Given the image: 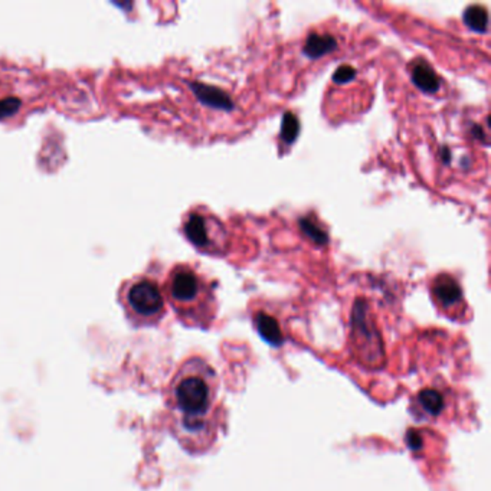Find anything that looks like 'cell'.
<instances>
[{
  "label": "cell",
  "mask_w": 491,
  "mask_h": 491,
  "mask_svg": "<svg viewBox=\"0 0 491 491\" xmlns=\"http://www.w3.org/2000/svg\"><path fill=\"white\" fill-rule=\"evenodd\" d=\"M218 391L217 372L201 358L188 359L168 383L166 405L173 434L190 454L209 451L218 438L223 424Z\"/></svg>",
  "instance_id": "1"
},
{
  "label": "cell",
  "mask_w": 491,
  "mask_h": 491,
  "mask_svg": "<svg viewBox=\"0 0 491 491\" xmlns=\"http://www.w3.org/2000/svg\"><path fill=\"white\" fill-rule=\"evenodd\" d=\"M164 293L183 323L202 329L210 326L215 317L213 296L195 268L186 264L173 267L166 279Z\"/></svg>",
  "instance_id": "2"
},
{
  "label": "cell",
  "mask_w": 491,
  "mask_h": 491,
  "mask_svg": "<svg viewBox=\"0 0 491 491\" xmlns=\"http://www.w3.org/2000/svg\"><path fill=\"white\" fill-rule=\"evenodd\" d=\"M118 301L135 327L156 326L166 313L163 290L150 275H135L122 283Z\"/></svg>",
  "instance_id": "3"
},
{
  "label": "cell",
  "mask_w": 491,
  "mask_h": 491,
  "mask_svg": "<svg viewBox=\"0 0 491 491\" xmlns=\"http://www.w3.org/2000/svg\"><path fill=\"white\" fill-rule=\"evenodd\" d=\"M433 296L435 303L450 316H455L463 310V290L450 275H439V277L435 279L433 285Z\"/></svg>",
  "instance_id": "4"
},
{
  "label": "cell",
  "mask_w": 491,
  "mask_h": 491,
  "mask_svg": "<svg viewBox=\"0 0 491 491\" xmlns=\"http://www.w3.org/2000/svg\"><path fill=\"white\" fill-rule=\"evenodd\" d=\"M444 409H445V395L435 388L422 389L415 397H413L411 405L412 415L424 421L437 419L444 412Z\"/></svg>",
  "instance_id": "5"
},
{
  "label": "cell",
  "mask_w": 491,
  "mask_h": 491,
  "mask_svg": "<svg viewBox=\"0 0 491 491\" xmlns=\"http://www.w3.org/2000/svg\"><path fill=\"white\" fill-rule=\"evenodd\" d=\"M183 234L196 248L209 251L215 243L210 238V222L202 212H190L183 222Z\"/></svg>",
  "instance_id": "6"
},
{
  "label": "cell",
  "mask_w": 491,
  "mask_h": 491,
  "mask_svg": "<svg viewBox=\"0 0 491 491\" xmlns=\"http://www.w3.org/2000/svg\"><path fill=\"white\" fill-rule=\"evenodd\" d=\"M192 88L197 98L204 104L212 107V109L223 110V111H232L235 109V104L231 100V97H229L225 91L217 87L206 85V84H193Z\"/></svg>",
  "instance_id": "7"
},
{
  "label": "cell",
  "mask_w": 491,
  "mask_h": 491,
  "mask_svg": "<svg viewBox=\"0 0 491 491\" xmlns=\"http://www.w3.org/2000/svg\"><path fill=\"white\" fill-rule=\"evenodd\" d=\"M411 76H412L413 84H415L419 89H422L424 93H428V94L438 93V89L441 87L439 76L431 67L425 63V61H418V63L413 64Z\"/></svg>",
  "instance_id": "8"
},
{
  "label": "cell",
  "mask_w": 491,
  "mask_h": 491,
  "mask_svg": "<svg viewBox=\"0 0 491 491\" xmlns=\"http://www.w3.org/2000/svg\"><path fill=\"white\" fill-rule=\"evenodd\" d=\"M337 48V39L330 34H310L303 47L304 55L317 59L333 52Z\"/></svg>",
  "instance_id": "9"
},
{
  "label": "cell",
  "mask_w": 491,
  "mask_h": 491,
  "mask_svg": "<svg viewBox=\"0 0 491 491\" xmlns=\"http://www.w3.org/2000/svg\"><path fill=\"white\" fill-rule=\"evenodd\" d=\"M254 323L255 327L259 333V336L263 337V339L274 346H279L283 343V331L281 327L279 325V321L275 320L272 316L259 312L255 314L254 317Z\"/></svg>",
  "instance_id": "10"
},
{
  "label": "cell",
  "mask_w": 491,
  "mask_h": 491,
  "mask_svg": "<svg viewBox=\"0 0 491 491\" xmlns=\"http://www.w3.org/2000/svg\"><path fill=\"white\" fill-rule=\"evenodd\" d=\"M464 23L474 30V32L484 34L488 28V13L483 6L474 5L466 9L464 12Z\"/></svg>",
  "instance_id": "11"
},
{
  "label": "cell",
  "mask_w": 491,
  "mask_h": 491,
  "mask_svg": "<svg viewBox=\"0 0 491 491\" xmlns=\"http://www.w3.org/2000/svg\"><path fill=\"white\" fill-rule=\"evenodd\" d=\"M298 223L303 234L314 243L326 245L329 242V235L325 232V229H321L320 225L312 218H301Z\"/></svg>",
  "instance_id": "12"
},
{
  "label": "cell",
  "mask_w": 491,
  "mask_h": 491,
  "mask_svg": "<svg viewBox=\"0 0 491 491\" xmlns=\"http://www.w3.org/2000/svg\"><path fill=\"white\" fill-rule=\"evenodd\" d=\"M300 134V121L293 113H285L281 122L280 137L285 144H293Z\"/></svg>",
  "instance_id": "13"
},
{
  "label": "cell",
  "mask_w": 491,
  "mask_h": 491,
  "mask_svg": "<svg viewBox=\"0 0 491 491\" xmlns=\"http://www.w3.org/2000/svg\"><path fill=\"white\" fill-rule=\"evenodd\" d=\"M356 76V69L353 68L351 65H342L339 69H337L333 75V81L337 84H343L347 81H351Z\"/></svg>",
  "instance_id": "14"
},
{
  "label": "cell",
  "mask_w": 491,
  "mask_h": 491,
  "mask_svg": "<svg viewBox=\"0 0 491 491\" xmlns=\"http://www.w3.org/2000/svg\"><path fill=\"white\" fill-rule=\"evenodd\" d=\"M406 444H408V447H409L412 451H417V450L421 447L422 438H421L419 434H417L415 431H409V433L406 434Z\"/></svg>",
  "instance_id": "15"
}]
</instances>
